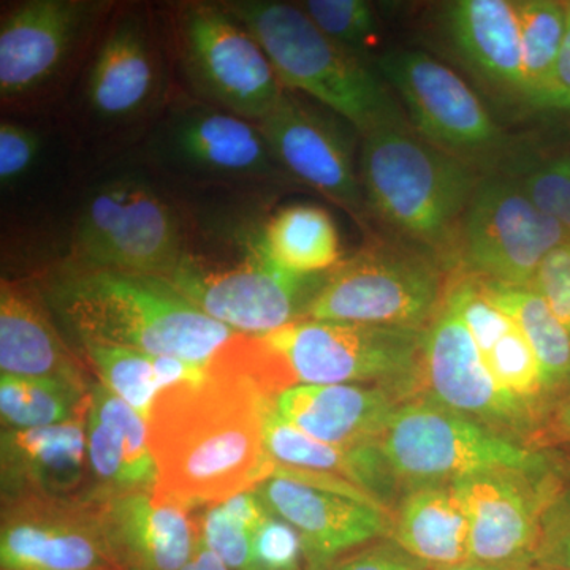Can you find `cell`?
I'll return each instance as SVG.
<instances>
[{
  "label": "cell",
  "mask_w": 570,
  "mask_h": 570,
  "mask_svg": "<svg viewBox=\"0 0 570 570\" xmlns=\"http://www.w3.org/2000/svg\"><path fill=\"white\" fill-rule=\"evenodd\" d=\"M275 401L208 367L198 384L164 390L148 422L157 490L202 508L269 478L275 461L266 452L265 422Z\"/></svg>",
  "instance_id": "6da1fadb"
},
{
  "label": "cell",
  "mask_w": 570,
  "mask_h": 570,
  "mask_svg": "<svg viewBox=\"0 0 570 570\" xmlns=\"http://www.w3.org/2000/svg\"><path fill=\"white\" fill-rule=\"evenodd\" d=\"M48 303L80 341L206 363L238 335L206 316L163 277L70 265Z\"/></svg>",
  "instance_id": "7a4b0ae2"
},
{
  "label": "cell",
  "mask_w": 570,
  "mask_h": 570,
  "mask_svg": "<svg viewBox=\"0 0 570 570\" xmlns=\"http://www.w3.org/2000/svg\"><path fill=\"white\" fill-rule=\"evenodd\" d=\"M358 170L366 208L382 224L438 258L456 261L479 170L423 140L411 124L363 137Z\"/></svg>",
  "instance_id": "3957f363"
},
{
  "label": "cell",
  "mask_w": 570,
  "mask_h": 570,
  "mask_svg": "<svg viewBox=\"0 0 570 570\" xmlns=\"http://www.w3.org/2000/svg\"><path fill=\"white\" fill-rule=\"evenodd\" d=\"M253 33L285 89L305 94L366 135L409 124L377 70L328 39L302 7L276 0L223 3Z\"/></svg>",
  "instance_id": "277c9868"
},
{
  "label": "cell",
  "mask_w": 570,
  "mask_h": 570,
  "mask_svg": "<svg viewBox=\"0 0 570 570\" xmlns=\"http://www.w3.org/2000/svg\"><path fill=\"white\" fill-rule=\"evenodd\" d=\"M164 279L206 316L258 336L303 321L325 276L279 268L266 254L261 227L184 243L178 265Z\"/></svg>",
  "instance_id": "5b68a950"
},
{
  "label": "cell",
  "mask_w": 570,
  "mask_h": 570,
  "mask_svg": "<svg viewBox=\"0 0 570 570\" xmlns=\"http://www.w3.org/2000/svg\"><path fill=\"white\" fill-rule=\"evenodd\" d=\"M445 292L436 255L411 243H374L325 276L305 318L426 330Z\"/></svg>",
  "instance_id": "8992f818"
},
{
  "label": "cell",
  "mask_w": 570,
  "mask_h": 570,
  "mask_svg": "<svg viewBox=\"0 0 570 570\" xmlns=\"http://www.w3.org/2000/svg\"><path fill=\"white\" fill-rule=\"evenodd\" d=\"M377 445L392 474L420 487L490 472L530 474L543 468L542 456L532 450L428 401L397 406Z\"/></svg>",
  "instance_id": "52a82bcc"
},
{
  "label": "cell",
  "mask_w": 570,
  "mask_h": 570,
  "mask_svg": "<svg viewBox=\"0 0 570 570\" xmlns=\"http://www.w3.org/2000/svg\"><path fill=\"white\" fill-rule=\"evenodd\" d=\"M377 71L406 107L407 121L428 142L487 175L517 157L515 146L474 89L455 70L422 51H390Z\"/></svg>",
  "instance_id": "ba28073f"
},
{
  "label": "cell",
  "mask_w": 570,
  "mask_h": 570,
  "mask_svg": "<svg viewBox=\"0 0 570 570\" xmlns=\"http://www.w3.org/2000/svg\"><path fill=\"white\" fill-rule=\"evenodd\" d=\"M186 236L175 209L140 176H111L86 197L73 236L75 264L167 277Z\"/></svg>",
  "instance_id": "9c48e42d"
},
{
  "label": "cell",
  "mask_w": 570,
  "mask_h": 570,
  "mask_svg": "<svg viewBox=\"0 0 570 570\" xmlns=\"http://www.w3.org/2000/svg\"><path fill=\"white\" fill-rule=\"evenodd\" d=\"M178 47L187 80L212 107L261 122L283 97L264 48L224 6H184Z\"/></svg>",
  "instance_id": "30bf717a"
},
{
  "label": "cell",
  "mask_w": 570,
  "mask_h": 570,
  "mask_svg": "<svg viewBox=\"0 0 570 570\" xmlns=\"http://www.w3.org/2000/svg\"><path fill=\"white\" fill-rule=\"evenodd\" d=\"M570 236L540 212L515 178L483 175L461 223L456 261L480 279L532 287L540 265Z\"/></svg>",
  "instance_id": "8fae6325"
},
{
  "label": "cell",
  "mask_w": 570,
  "mask_h": 570,
  "mask_svg": "<svg viewBox=\"0 0 570 570\" xmlns=\"http://www.w3.org/2000/svg\"><path fill=\"white\" fill-rule=\"evenodd\" d=\"M425 330L303 318L261 335L296 385L367 384L417 373Z\"/></svg>",
  "instance_id": "7c38bea8"
},
{
  "label": "cell",
  "mask_w": 570,
  "mask_h": 570,
  "mask_svg": "<svg viewBox=\"0 0 570 570\" xmlns=\"http://www.w3.org/2000/svg\"><path fill=\"white\" fill-rule=\"evenodd\" d=\"M257 124L285 175L306 184L356 219L365 214L351 124L288 89Z\"/></svg>",
  "instance_id": "4fadbf2b"
},
{
  "label": "cell",
  "mask_w": 570,
  "mask_h": 570,
  "mask_svg": "<svg viewBox=\"0 0 570 570\" xmlns=\"http://www.w3.org/2000/svg\"><path fill=\"white\" fill-rule=\"evenodd\" d=\"M2 570H116L97 504L20 499L3 502Z\"/></svg>",
  "instance_id": "5bb4252c"
},
{
  "label": "cell",
  "mask_w": 570,
  "mask_h": 570,
  "mask_svg": "<svg viewBox=\"0 0 570 570\" xmlns=\"http://www.w3.org/2000/svg\"><path fill=\"white\" fill-rule=\"evenodd\" d=\"M419 371L434 403L456 414L494 431H520L530 422V404L494 381L448 296L423 335Z\"/></svg>",
  "instance_id": "9a60e30c"
},
{
  "label": "cell",
  "mask_w": 570,
  "mask_h": 570,
  "mask_svg": "<svg viewBox=\"0 0 570 570\" xmlns=\"http://www.w3.org/2000/svg\"><path fill=\"white\" fill-rule=\"evenodd\" d=\"M154 151L171 167L208 178L265 179L283 171L257 122L208 104L170 115Z\"/></svg>",
  "instance_id": "2e32d148"
},
{
  "label": "cell",
  "mask_w": 570,
  "mask_h": 570,
  "mask_svg": "<svg viewBox=\"0 0 570 570\" xmlns=\"http://www.w3.org/2000/svg\"><path fill=\"white\" fill-rule=\"evenodd\" d=\"M198 509L163 491L97 504L116 570H183L198 547Z\"/></svg>",
  "instance_id": "e0dca14e"
},
{
  "label": "cell",
  "mask_w": 570,
  "mask_h": 570,
  "mask_svg": "<svg viewBox=\"0 0 570 570\" xmlns=\"http://www.w3.org/2000/svg\"><path fill=\"white\" fill-rule=\"evenodd\" d=\"M269 513L295 528L307 564L330 568L351 551L390 532L387 512L344 494L269 475L254 487Z\"/></svg>",
  "instance_id": "ac0fdd59"
},
{
  "label": "cell",
  "mask_w": 570,
  "mask_h": 570,
  "mask_svg": "<svg viewBox=\"0 0 570 570\" xmlns=\"http://www.w3.org/2000/svg\"><path fill=\"white\" fill-rule=\"evenodd\" d=\"M104 3L29 0L0 22V94L24 96L50 81Z\"/></svg>",
  "instance_id": "d6986e66"
},
{
  "label": "cell",
  "mask_w": 570,
  "mask_h": 570,
  "mask_svg": "<svg viewBox=\"0 0 570 570\" xmlns=\"http://www.w3.org/2000/svg\"><path fill=\"white\" fill-rule=\"evenodd\" d=\"M0 478L2 504L20 499L89 502L86 415L39 430H2Z\"/></svg>",
  "instance_id": "ffe728a7"
},
{
  "label": "cell",
  "mask_w": 570,
  "mask_h": 570,
  "mask_svg": "<svg viewBox=\"0 0 570 570\" xmlns=\"http://www.w3.org/2000/svg\"><path fill=\"white\" fill-rule=\"evenodd\" d=\"M515 475L490 472L452 483L471 527L469 561L499 570H527L538 561L542 542L534 505Z\"/></svg>",
  "instance_id": "44dd1931"
},
{
  "label": "cell",
  "mask_w": 570,
  "mask_h": 570,
  "mask_svg": "<svg viewBox=\"0 0 570 570\" xmlns=\"http://www.w3.org/2000/svg\"><path fill=\"white\" fill-rule=\"evenodd\" d=\"M91 493L89 502L157 490L159 471L149 444L148 422L100 382H92L86 412Z\"/></svg>",
  "instance_id": "7402d4cb"
},
{
  "label": "cell",
  "mask_w": 570,
  "mask_h": 570,
  "mask_svg": "<svg viewBox=\"0 0 570 570\" xmlns=\"http://www.w3.org/2000/svg\"><path fill=\"white\" fill-rule=\"evenodd\" d=\"M396 409L385 390L360 384H298L275 401L281 417L307 436L340 448L377 444Z\"/></svg>",
  "instance_id": "603a6c76"
},
{
  "label": "cell",
  "mask_w": 570,
  "mask_h": 570,
  "mask_svg": "<svg viewBox=\"0 0 570 570\" xmlns=\"http://www.w3.org/2000/svg\"><path fill=\"white\" fill-rule=\"evenodd\" d=\"M160 67L148 26L138 14L121 18L105 37L89 70L86 99L104 121L142 115L159 96Z\"/></svg>",
  "instance_id": "cb8c5ba5"
},
{
  "label": "cell",
  "mask_w": 570,
  "mask_h": 570,
  "mask_svg": "<svg viewBox=\"0 0 570 570\" xmlns=\"http://www.w3.org/2000/svg\"><path fill=\"white\" fill-rule=\"evenodd\" d=\"M453 50L493 91L523 102L519 13L513 0H456L445 7Z\"/></svg>",
  "instance_id": "d4e9b609"
},
{
  "label": "cell",
  "mask_w": 570,
  "mask_h": 570,
  "mask_svg": "<svg viewBox=\"0 0 570 570\" xmlns=\"http://www.w3.org/2000/svg\"><path fill=\"white\" fill-rule=\"evenodd\" d=\"M0 374L51 379L81 390L94 382L39 299L10 281L0 287Z\"/></svg>",
  "instance_id": "484cf974"
},
{
  "label": "cell",
  "mask_w": 570,
  "mask_h": 570,
  "mask_svg": "<svg viewBox=\"0 0 570 570\" xmlns=\"http://www.w3.org/2000/svg\"><path fill=\"white\" fill-rule=\"evenodd\" d=\"M445 296L466 324L494 381L531 406L546 387L534 352L517 322L491 303L478 277L468 273L450 285Z\"/></svg>",
  "instance_id": "4316f807"
},
{
  "label": "cell",
  "mask_w": 570,
  "mask_h": 570,
  "mask_svg": "<svg viewBox=\"0 0 570 570\" xmlns=\"http://www.w3.org/2000/svg\"><path fill=\"white\" fill-rule=\"evenodd\" d=\"M390 535L393 543L430 570L450 568L471 558L466 509L452 483L411 491L390 523Z\"/></svg>",
  "instance_id": "83f0119b"
},
{
  "label": "cell",
  "mask_w": 570,
  "mask_h": 570,
  "mask_svg": "<svg viewBox=\"0 0 570 570\" xmlns=\"http://www.w3.org/2000/svg\"><path fill=\"white\" fill-rule=\"evenodd\" d=\"M265 445L269 459L281 466L306 469L347 480L382 501L390 471L377 444L340 448L307 436L281 417L273 406L266 415ZM384 502V501H382Z\"/></svg>",
  "instance_id": "f1b7e54d"
},
{
  "label": "cell",
  "mask_w": 570,
  "mask_h": 570,
  "mask_svg": "<svg viewBox=\"0 0 570 570\" xmlns=\"http://www.w3.org/2000/svg\"><path fill=\"white\" fill-rule=\"evenodd\" d=\"M262 242L268 257L292 275H324L341 264L335 220L317 205L279 209L262 225Z\"/></svg>",
  "instance_id": "f546056e"
},
{
  "label": "cell",
  "mask_w": 570,
  "mask_h": 570,
  "mask_svg": "<svg viewBox=\"0 0 570 570\" xmlns=\"http://www.w3.org/2000/svg\"><path fill=\"white\" fill-rule=\"evenodd\" d=\"M478 281L487 298L509 314L527 336L542 373L543 387L551 390L568 382L570 335L543 296L534 287L493 283L480 277Z\"/></svg>",
  "instance_id": "4dcf8cb0"
},
{
  "label": "cell",
  "mask_w": 570,
  "mask_h": 570,
  "mask_svg": "<svg viewBox=\"0 0 570 570\" xmlns=\"http://www.w3.org/2000/svg\"><path fill=\"white\" fill-rule=\"evenodd\" d=\"M89 392L51 379L0 374L2 430H39L82 417Z\"/></svg>",
  "instance_id": "1f68e13d"
},
{
  "label": "cell",
  "mask_w": 570,
  "mask_h": 570,
  "mask_svg": "<svg viewBox=\"0 0 570 570\" xmlns=\"http://www.w3.org/2000/svg\"><path fill=\"white\" fill-rule=\"evenodd\" d=\"M515 3L523 61V102L539 110L564 41L568 6L553 0H517Z\"/></svg>",
  "instance_id": "d6a6232c"
},
{
  "label": "cell",
  "mask_w": 570,
  "mask_h": 570,
  "mask_svg": "<svg viewBox=\"0 0 570 570\" xmlns=\"http://www.w3.org/2000/svg\"><path fill=\"white\" fill-rule=\"evenodd\" d=\"M268 513L254 489L202 505L198 542L216 554L228 570H247L255 531Z\"/></svg>",
  "instance_id": "836d02e7"
},
{
  "label": "cell",
  "mask_w": 570,
  "mask_h": 570,
  "mask_svg": "<svg viewBox=\"0 0 570 570\" xmlns=\"http://www.w3.org/2000/svg\"><path fill=\"white\" fill-rule=\"evenodd\" d=\"M78 344L99 379L97 382L149 422L154 403L163 392L157 379L156 355L92 341Z\"/></svg>",
  "instance_id": "e575fe53"
},
{
  "label": "cell",
  "mask_w": 570,
  "mask_h": 570,
  "mask_svg": "<svg viewBox=\"0 0 570 570\" xmlns=\"http://www.w3.org/2000/svg\"><path fill=\"white\" fill-rule=\"evenodd\" d=\"M502 174L515 178L532 204L553 217L570 236V156L535 163L515 157Z\"/></svg>",
  "instance_id": "d590c367"
},
{
  "label": "cell",
  "mask_w": 570,
  "mask_h": 570,
  "mask_svg": "<svg viewBox=\"0 0 570 570\" xmlns=\"http://www.w3.org/2000/svg\"><path fill=\"white\" fill-rule=\"evenodd\" d=\"M302 9L328 39L358 58L376 37V10L365 0H306Z\"/></svg>",
  "instance_id": "8d00e7d4"
},
{
  "label": "cell",
  "mask_w": 570,
  "mask_h": 570,
  "mask_svg": "<svg viewBox=\"0 0 570 570\" xmlns=\"http://www.w3.org/2000/svg\"><path fill=\"white\" fill-rule=\"evenodd\" d=\"M305 547L295 528L268 513L258 524L247 570H305Z\"/></svg>",
  "instance_id": "74e56055"
},
{
  "label": "cell",
  "mask_w": 570,
  "mask_h": 570,
  "mask_svg": "<svg viewBox=\"0 0 570 570\" xmlns=\"http://www.w3.org/2000/svg\"><path fill=\"white\" fill-rule=\"evenodd\" d=\"M41 140L29 127L9 121L0 124V184L10 189L32 170L39 160Z\"/></svg>",
  "instance_id": "f35d334b"
},
{
  "label": "cell",
  "mask_w": 570,
  "mask_h": 570,
  "mask_svg": "<svg viewBox=\"0 0 570 570\" xmlns=\"http://www.w3.org/2000/svg\"><path fill=\"white\" fill-rule=\"evenodd\" d=\"M532 287L549 303L570 335V245L560 246L549 254L540 265Z\"/></svg>",
  "instance_id": "ab89813d"
},
{
  "label": "cell",
  "mask_w": 570,
  "mask_h": 570,
  "mask_svg": "<svg viewBox=\"0 0 570 570\" xmlns=\"http://www.w3.org/2000/svg\"><path fill=\"white\" fill-rule=\"evenodd\" d=\"M328 570H430L396 543L379 542L344 554Z\"/></svg>",
  "instance_id": "60d3db41"
},
{
  "label": "cell",
  "mask_w": 570,
  "mask_h": 570,
  "mask_svg": "<svg viewBox=\"0 0 570 570\" xmlns=\"http://www.w3.org/2000/svg\"><path fill=\"white\" fill-rule=\"evenodd\" d=\"M566 6H568V29H566L564 41H562L549 91L543 97L539 110L570 112V2H566Z\"/></svg>",
  "instance_id": "b9f144b4"
},
{
  "label": "cell",
  "mask_w": 570,
  "mask_h": 570,
  "mask_svg": "<svg viewBox=\"0 0 570 570\" xmlns=\"http://www.w3.org/2000/svg\"><path fill=\"white\" fill-rule=\"evenodd\" d=\"M538 562L547 570H570V528L543 543Z\"/></svg>",
  "instance_id": "7bdbcfd3"
},
{
  "label": "cell",
  "mask_w": 570,
  "mask_h": 570,
  "mask_svg": "<svg viewBox=\"0 0 570 570\" xmlns=\"http://www.w3.org/2000/svg\"><path fill=\"white\" fill-rule=\"evenodd\" d=\"M183 570H228V568L219 560V558L216 557V554L206 550L205 547L198 542L193 560L187 562L186 568Z\"/></svg>",
  "instance_id": "ee69618b"
},
{
  "label": "cell",
  "mask_w": 570,
  "mask_h": 570,
  "mask_svg": "<svg viewBox=\"0 0 570 570\" xmlns=\"http://www.w3.org/2000/svg\"><path fill=\"white\" fill-rule=\"evenodd\" d=\"M558 426L566 436L570 438V401L561 409L560 417H558Z\"/></svg>",
  "instance_id": "f6af8a7d"
},
{
  "label": "cell",
  "mask_w": 570,
  "mask_h": 570,
  "mask_svg": "<svg viewBox=\"0 0 570 570\" xmlns=\"http://www.w3.org/2000/svg\"><path fill=\"white\" fill-rule=\"evenodd\" d=\"M439 570H499L494 568H489V566L479 564V562L466 561L461 562V564L450 566V568L439 569Z\"/></svg>",
  "instance_id": "bcb514c9"
},
{
  "label": "cell",
  "mask_w": 570,
  "mask_h": 570,
  "mask_svg": "<svg viewBox=\"0 0 570 570\" xmlns=\"http://www.w3.org/2000/svg\"><path fill=\"white\" fill-rule=\"evenodd\" d=\"M305 570H328L325 566L307 564Z\"/></svg>",
  "instance_id": "7dc6e473"
},
{
  "label": "cell",
  "mask_w": 570,
  "mask_h": 570,
  "mask_svg": "<svg viewBox=\"0 0 570 570\" xmlns=\"http://www.w3.org/2000/svg\"><path fill=\"white\" fill-rule=\"evenodd\" d=\"M528 570V569H527Z\"/></svg>",
  "instance_id": "c3c4849f"
}]
</instances>
